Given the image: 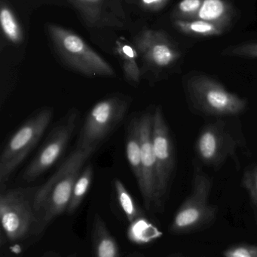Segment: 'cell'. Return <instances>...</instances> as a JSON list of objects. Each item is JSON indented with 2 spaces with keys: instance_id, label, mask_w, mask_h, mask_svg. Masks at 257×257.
Here are the masks:
<instances>
[{
  "instance_id": "cell-12",
  "label": "cell",
  "mask_w": 257,
  "mask_h": 257,
  "mask_svg": "<svg viewBox=\"0 0 257 257\" xmlns=\"http://www.w3.org/2000/svg\"><path fill=\"white\" fill-rule=\"evenodd\" d=\"M153 115L146 113L140 117L143 184L140 190L146 209L154 207L156 186V163L152 142Z\"/></svg>"
},
{
  "instance_id": "cell-9",
  "label": "cell",
  "mask_w": 257,
  "mask_h": 257,
  "mask_svg": "<svg viewBox=\"0 0 257 257\" xmlns=\"http://www.w3.org/2000/svg\"><path fill=\"white\" fill-rule=\"evenodd\" d=\"M78 112L71 111L54 128L33 161L23 175L24 181L32 182L52 167L64 152L76 126Z\"/></svg>"
},
{
  "instance_id": "cell-15",
  "label": "cell",
  "mask_w": 257,
  "mask_h": 257,
  "mask_svg": "<svg viewBox=\"0 0 257 257\" xmlns=\"http://www.w3.org/2000/svg\"><path fill=\"white\" fill-rule=\"evenodd\" d=\"M90 27L109 24L105 18L109 0H69Z\"/></svg>"
},
{
  "instance_id": "cell-22",
  "label": "cell",
  "mask_w": 257,
  "mask_h": 257,
  "mask_svg": "<svg viewBox=\"0 0 257 257\" xmlns=\"http://www.w3.org/2000/svg\"><path fill=\"white\" fill-rule=\"evenodd\" d=\"M226 12L227 7L222 0H204L196 15L201 21L214 23L224 18Z\"/></svg>"
},
{
  "instance_id": "cell-28",
  "label": "cell",
  "mask_w": 257,
  "mask_h": 257,
  "mask_svg": "<svg viewBox=\"0 0 257 257\" xmlns=\"http://www.w3.org/2000/svg\"><path fill=\"white\" fill-rule=\"evenodd\" d=\"M69 257H75V256H74V255H73V256H72H72H69Z\"/></svg>"
},
{
  "instance_id": "cell-23",
  "label": "cell",
  "mask_w": 257,
  "mask_h": 257,
  "mask_svg": "<svg viewBox=\"0 0 257 257\" xmlns=\"http://www.w3.org/2000/svg\"><path fill=\"white\" fill-rule=\"evenodd\" d=\"M242 185L257 209V165H253L246 169L242 177Z\"/></svg>"
},
{
  "instance_id": "cell-6",
  "label": "cell",
  "mask_w": 257,
  "mask_h": 257,
  "mask_svg": "<svg viewBox=\"0 0 257 257\" xmlns=\"http://www.w3.org/2000/svg\"><path fill=\"white\" fill-rule=\"evenodd\" d=\"M37 188H17L2 192L0 196V219L2 227L9 241L25 238L32 228L35 232L39 218L34 207Z\"/></svg>"
},
{
  "instance_id": "cell-19",
  "label": "cell",
  "mask_w": 257,
  "mask_h": 257,
  "mask_svg": "<svg viewBox=\"0 0 257 257\" xmlns=\"http://www.w3.org/2000/svg\"><path fill=\"white\" fill-rule=\"evenodd\" d=\"M0 24L5 36L13 44H20L24 39L22 30L12 9L2 2L0 10Z\"/></svg>"
},
{
  "instance_id": "cell-14",
  "label": "cell",
  "mask_w": 257,
  "mask_h": 257,
  "mask_svg": "<svg viewBox=\"0 0 257 257\" xmlns=\"http://www.w3.org/2000/svg\"><path fill=\"white\" fill-rule=\"evenodd\" d=\"M92 238L95 257L119 256L117 243L99 214H96L94 219Z\"/></svg>"
},
{
  "instance_id": "cell-3",
  "label": "cell",
  "mask_w": 257,
  "mask_h": 257,
  "mask_svg": "<svg viewBox=\"0 0 257 257\" xmlns=\"http://www.w3.org/2000/svg\"><path fill=\"white\" fill-rule=\"evenodd\" d=\"M47 31L56 53L66 66L86 76H114L110 63L79 36L55 24H48Z\"/></svg>"
},
{
  "instance_id": "cell-16",
  "label": "cell",
  "mask_w": 257,
  "mask_h": 257,
  "mask_svg": "<svg viewBox=\"0 0 257 257\" xmlns=\"http://www.w3.org/2000/svg\"><path fill=\"white\" fill-rule=\"evenodd\" d=\"M116 50L122 62L124 75L127 81L131 84H138L141 72L137 61V51L131 45L122 42H116Z\"/></svg>"
},
{
  "instance_id": "cell-27",
  "label": "cell",
  "mask_w": 257,
  "mask_h": 257,
  "mask_svg": "<svg viewBox=\"0 0 257 257\" xmlns=\"http://www.w3.org/2000/svg\"><path fill=\"white\" fill-rule=\"evenodd\" d=\"M166 0H140L142 6L146 9H157L165 3Z\"/></svg>"
},
{
  "instance_id": "cell-7",
  "label": "cell",
  "mask_w": 257,
  "mask_h": 257,
  "mask_svg": "<svg viewBox=\"0 0 257 257\" xmlns=\"http://www.w3.org/2000/svg\"><path fill=\"white\" fill-rule=\"evenodd\" d=\"M128 106L127 99L119 96L107 98L95 104L81 127L77 146L98 148L122 121Z\"/></svg>"
},
{
  "instance_id": "cell-5",
  "label": "cell",
  "mask_w": 257,
  "mask_h": 257,
  "mask_svg": "<svg viewBox=\"0 0 257 257\" xmlns=\"http://www.w3.org/2000/svg\"><path fill=\"white\" fill-rule=\"evenodd\" d=\"M54 111L44 108L26 120L9 139L0 157V183L5 184L35 148L52 120Z\"/></svg>"
},
{
  "instance_id": "cell-13",
  "label": "cell",
  "mask_w": 257,
  "mask_h": 257,
  "mask_svg": "<svg viewBox=\"0 0 257 257\" xmlns=\"http://www.w3.org/2000/svg\"><path fill=\"white\" fill-rule=\"evenodd\" d=\"M125 148L128 163L135 176L139 189L143 184L141 163V141H140V117L131 120L128 127Z\"/></svg>"
},
{
  "instance_id": "cell-11",
  "label": "cell",
  "mask_w": 257,
  "mask_h": 257,
  "mask_svg": "<svg viewBox=\"0 0 257 257\" xmlns=\"http://www.w3.org/2000/svg\"><path fill=\"white\" fill-rule=\"evenodd\" d=\"M136 45L149 69L158 72L170 69L181 57L176 47L158 32H143L137 39Z\"/></svg>"
},
{
  "instance_id": "cell-26",
  "label": "cell",
  "mask_w": 257,
  "mask_h": 257,
  "mask_svg": "<svg viewBox=\"0 0 257 257\" xmlns=\"http://www.w3.org/2000/svg\"><path fill=\"white\" fill-rule=\"evenodd\" d=\"M202 3V0H183L178 5V13L183 16L196 17Z\"/></svg>"
},
{
  "instance_id": "cell-24",
  "label": "cell",
  "mask_w": 257,
  "mask_h": 257,
  "mask_svg": "<svg viewBox=\"0 0 257 257\" xmlns=\"http://www.w3.org/2000/svg\"><path fill=\"white\" fill-rule=\"evenodd\" d=\"M225 54L232 56V57L257 58V42L244 44V45L229 48L225 51Z\"/></svg>"
},
{
  "instance_id": "cell-21",
  "label": "cell",
  "mask_w": 257,
  "mask_h": 257,
  "mask_svg": "<svg viewBox=\"0 0 257 257\" xmlns=\"http://www.w3.org/2000/svg\"><path fill=\"white\" fill-rule=\"evenodd\" d=\"M175 25L181 31L188 34L196 36H215L221 33V27L216 23L208 22L205 21H187L178 20L175 22Z\"/></svg>"
},
{
  "instance_id": "cell-25",
  "label": "cell",
  "mask_w": 257,
  "mask_h": 257,
  "mask_svg": "<svg viewBox=\"0 0 257 257\" xmlns=\"http://www.w3.org/2000/svg\"><path fill=\"white\" fill-rule=\"evenodd\" d=\"M224 257H257V246L252 244H238L226 249L223 253Z\"/></svg>"
},
{
  "instance_id": "cell-17",
  "label": "cell",
  "mask_w": 257,
  "mask_h": 257,
  "mask_svg": "<svg viewBox=\"0 0 257 257\" xmlns=\"http://www.w3.org/2000/svg\"><path fill=\"white\" fill-rule=\"evenodd\" d=\"M162 236V232L145 218L144 216L139 217L131 223L128 237L131 241L138 244H145L155 241Z\"/></svg>"
},
{
  "instance_id": "cell-1",
  "label": "cell",
  "mask_w": 257,
  "mask_h": 257,
  "mask_svg": "<svg viewBox=\"0 0 257 257\" xmlns=\"http://www.w3.org/2000/svg\"><path fill=\"white\" fill-rule=\"evenodd\" d=\"M96 149L76 145L58 170L42 187H38L34 197L35 210L39 218L36 233L42 232L56 217L67 211L80 171Z\"/></svg>"
},
{
  "instance_id": "cell-4",
  "label": "cell",
  "mask_w": 257,
  "mask_h": 257,
  "mask_svg": "<svg viewBox=\"0 0 257 257\" xmlns=\"http://www.w3.org/2000/svg\"><path fill=\"white\" fill-rule=\"evenodd\" d=\"M212 181L195 166L191 193L177 211L170 232L177 235L195 232L208 226L215 218L217 209L210 203Z\"/></svg>"
},
{
  "instance_id": "cell-10",
  "label": "cell",
  "mask_w": 257,
  "mask_h": 257,
  "mask_svg": "<svg viewBox=\"0 0 257 257\" xmlns=\"http://www.w3.org/2000/svg\"><path fill=\"white\" fill-rule=\"evenodd\" d=\"M237 146L238 142L226 122L218 120L201 130L196 139V155L206 166L217 167L235 156Z\"/></svg>"
},
{
  "instance_id": "cell-2",
  "label": "cell",
  "mask_w": 257,
  "mask_h": 257,
  "mask_svg": "<svg viewBox=\"0 0 257 257\" xmlns=\"http://www.w3.org/2000/svg\"><path fill=\"white\" fill-rule=\"evenodd\" d=\"M186 93L195 109L213 117H230L245 111L244 98L229 91L221 83L208 75L198 74L187 78Z\"/></svg>"
},
{
  "instance_id": "cell-20",
  "label": "cell",
  "mask_w": 257,
  "mask_h": 257,
  "mask_svg": "<svg viewBox=\"0 0 257 257\" xmlns=\"http://www.w3.org/2000/svg\"><path fill=\"white\" fill-rule=\"evenodd\" d=\"M114 188L118 202L130 223L143 216V213L137 208L134 199L122 181L119 179L115 180Z\"/></svg>"
},
{
  "instance_id": "cell-18",
  "label": "cell",
  "mask_w": 257,
  "mask_h": 257,
  "mask_svg": "<svg viewBox=\"0 0 257 257\" xmlns=\"http://www.w3.org/2000/svg\"><path fill=\"white\" fill-rule=\"evenodd\" d=\"M93 176V166L91 164L86 166L83 169L82 172H80L79 175L74 184L70 202H69V206L66 211L69 214L75 212L77 208L81 205V202L92 185Z\"/></svg>"
},
{
  "instance_id": "cell-8",
  "label": "cell",
  "mask_w": 257,
  "mask_h": 257,
  "mask_svg": "<svg viewBox=\"0 0 257 257\" xmlns=\"http://www.w3.org/2000/svg\"><path fill=\"white\" fill-rule=\"evenodd\" d=\"M152 142L156 163V186L154 207L160 208L164 203L175 167V154L170 130L161 107L153 114Z\"/></svg>"
}]
</instances>
